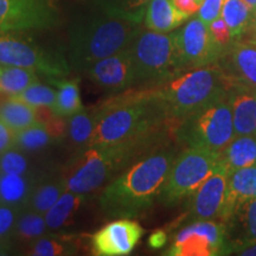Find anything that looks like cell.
<instances>
[{
	"label": "cell",
	"instance_id": "32",
	"mask_svg": "<svg viewBox=\"0 0 256 256\" xmlns=\"http://www.w3.org/2000/svg\"><path fill=\"white\" fill-rule=\"evenodd\" d=\"M220 17L228 25L232 40H236L250 24L252 10L244 0H224Z\"/></svg>",
	"mask_w": 256,
	"mask_h": 256
},
{
	"label": "cell",
	"instance_id": "33",
	"mask_svg": "<svg viewBox=\"0 0 256 256\" xmlns=\"http://www.w3.org/2000/svg\"><path fill=\"white\" fill-rule=\"evenodd\" d=\"M151 0H98L100 8L118 17L142 24Z\"/></svg>",
	"mask_w": 256,
	"mask_h": 256
},
{
	"label": "cell",
	"instance_id": "7",
	"mask_svg": "<svg viewBox=\"0 0 256 256\" xmlns=\"http://www.w3.org/2000/svg\"><path fill=\"white\" fill-rule=\"evenodd\" d=\"M177 138L188 147L222 153L235 138L228 95L210 102L182 120L177 126Z\"/></svg>",
	"mask_w": 256,
	"mask_h": 256
},
{
	"label": "cell",
	"instance_id": "38",
	"mask_svg": "<svg viewBox=\"0 0 256 256\" xmlns=\"http://www.w3.org/2000/svg\"><path fill=\"white\" fill-rule=\"evenodd\" d=\"M223 2L224 0H204L198 11V18L206 25H210L215 19L220 17Z\"/></svg>",
	"mask_w": 256,
	"mask_h": 256
},
{
	"label": "cell",
	"instance_id": "34",
	"mask_svg": "<svg viewBox=\"0 0 256 256\" xmlns=\"http://www.w3.org/2000/svg\"><path fill=\"white\" fill-rule=\"evenodd\" d=\"M14 98H19L25 104H30L34 108H48L52 110L57 100V89L46 84H42L40 82H36L30 87L22 92L20 94L16 95Z\"/></svg>",
	"mask_w": 256,
	"mask_h": 256
},
{
	"label": "cell",
	"instance_id": "9",
	"mask_svg": "<svg viewBox=\"0 0 256 256\" xmlns=\"http://www.w3.org/2000/svg\"><path fill=\"white\" fill-rule=\"evenodd\" d=\"M222 162L220 153L188 147L176 156L158 200L166 206L191 197Z\"/></svg>",
	"mask_w": 256,
	"mask_h": 256
},
{
	"label": "cell",
	"instance_id": "43",
	"mask_svg": "<svg viewBox=\"0 0 256 256\" xmlns=\"http://www.w3.org/2000/svg\"><path fill=\"white\" fill-rule=\"evenodd\" d=\"M12 244L11 243L6 242L5 240L0 238V255H6L8 254V252H11Z\"/></svg>",
	"mask_w": 256,
	"mask_h": 256
},
{
	"label": "cell",
	"instance_id": "21",
	"mask_svg": "<svg viewBox=\"0 0 256 256\" xmlns=\"http://www.w3.org/2000/svg\"><path fill=\"white\" fill-rule=\"evenodd\" d=\"M43 176L8 174L0 172V204L19 208L28 206V200Z\"/></svg>",
	"mask_w": 256,
	"mask_h": 256
},
{
	"label": "cell",
	"instance_id": "42",
	"mask_svg": "<svg viewBox=\"0 0 256 256\" xmlns=\"http://www.w3.org/2000/svg\"><path fill=\"white\" fill-rule=\"evenodd\" d=\"M238 255H246V256H256V243L252 246H247V247L240 248L238 250L235 252Z\"/></svg>",
	"mask_w": 256,
	"mask_h": 256
},
{
	"label": "cell",
	"instance_id": "22",
	"mask_svg": "<svg viewBox=\"0 0 256 256\" xmlns=\"http://www.w3.org/2000/svg\"><path fill=\"white\" fill-rule=\"evenodd\" d=\"M234 238L230 241V249L235 252L240 248L256 243V198L249 200L234 211L228 222Z\"/></svg>",
	"mask_w": 256,
	"mask_h": 256
},
{
	"label": "cell",
	"instance_id": "41",
	"mask_svg": "<svg viewBox=\"0 0 256 256\" xmlns=\"http://www.w3.org/2000/svg\"><path fill=\"white\" fill-rule=\"evenodd\" d=\"M166 242H168V235L162 230H156L154 232L151 234V236L148 238L150 247L153 249H159L164 247Z\"/></svg>",
	"mask_w": 256,
	"mask_h": 256
},
{
	"label": "cell",
	"instance_id": "20",
	"mask_svg": "<svg viewBox=\"0 0 256 256\" xmlns=\"http://www.w3.org/2000/svg\"><path fill=\"white\" fill-rule=\"evenodd\" d=\"M101 115V104L88 110H82L66 119L63 140L68 142L74 153L81 151L90 142Z\"/></svg>",
	"mask_w": 256,
	"mask_h": 256
},
{
	"label": "cell",
	"instance_id": "40",
	"mask_svg": "<svg viewBox=\"0 0 256 256\" xmlns=\"http://www.w3.org/2000/svg\"><path fill=\"white\" fill-rule=\"evenodd\" d=\"M172 2H174V6L179 11L191 17L192 14H197L200 11L204 0H172Z\"/></svg>",
	"mask_w": 256,
	"mask_h": 256
},
{
	"label": "cell",
	"instance_id": "11",
	"mask_svg": "<svg viewBox=\"0 0 256 256\" xmlns=\"http://www.w3.org/2000/svg\"><path fill=\"white\" fill-rule=\"evenodd\" d=\"M171 256H211L232 254L226 241L224 223L214 220H194L176 235L174 244L168 249Z\"/></svg>",
	"mask_w": 256,
	"mask_h": 256
},
{
	"label": "cell",
	"instance_id": "26",
	"mask_svg": "<svg viewBox=\"0 0 256 256\" xmlns=\"http://www.w3.org/2000/svg\"><path fill=\"white\" fill-rule=\"evenodd\" d=\"M66 191V179L60 176H43L32 192L28 206L37 212L46 214Z\"/></svg>",
	"mask_w": 256,
	"mask_h": 256
},
{
	"label": "cell",
	"instance_id": "29",
	"mask_svg": "<svg viewBox=\"0 0 256 256\" xmlns=\"http://www.w3.org/2000/svg\"><path fill=\"white\" fill-rule=\"evenodd\" d=\"M48 232H50L43 214L37 212L28 206L20 210L16 222L14 241L30 247L32 243L43 238Z\"/></svg>",
	"mask_w": 256,
	"mask_h": 256
},
{
	"label": "cell",
	"instance_id": "10",
	"mask_svg": "<svg viewBox=\"0 0 256 256\" xmlns=\"http://www.w3.org/2000/svg\"><path fill=\"white\" fill-rule=\"evenodd\" d=\"M174 38L183 72L218 64L226 54L214 42L209 25L200 18L191 19L180 30L176 31Z\"/></svg>",
	"mask_w": 256,
	"mask_h": 256
},
{
	"label": "cell",
	"instance_id": "35",
	"mask_svg": "<svg viewBox=\"0 0 256 256\" xmlns=\"http://www.w3.org/2000/svg\"><path fill=\"white\" fill-rule=\"evenodd\" d=\"M0 172L8 174H37L31 168V162L25 152L16 147L0 154Z\"/></svg>",
	"mask_w": 256,
	"mask_h": 256
},
{
	"label": "cell",
	"instance_id": "44",
	"mask_svg": "<svg viewBox=\"0 0 256 256\" xmlns=\"http://www.w3.org/2000/svg\"><path fill=\"white\" fill-rule=\"evenodd\" d=\"M250 25L254 30V34L256 36V10L252 12V19H250Z\"/></svg>",
	"mask_w": 256,
	"mask_h": 256
},
{
	"label": "cell",
	"instance_id": "4",
	"mask_svg": "<svg viewBox=\"0 0 256 256\" xmlns=\"http://www.w3.org/2000/svg\"><path fill=\"white\" fill-rule=\"evenodd\" d=\"M139 32L140 24L112 14L102 8L84 16L69 31L66 58L70 68L83 72L90 64L127 49Z\"/></svg>",
	"mask_w": 256,
	"mask_h": 256
},
{
	"label": "cell",
	"instance_id": "15",
	"mask_svg": "<svg viewBox=\"0 0 256 256\" xmlns=\"http://www.w3.org/2000/svg\"><path fill=\"white\" fill-rule=\"evenodd\" d=\"M229 170L220 162L209 178L192 194L190 217L194 220H214L220 218L222 211Z\"/></svg>",
	"mask_w": 256,
	"mask_h": 256
},
{
	"label": "cell",
	"instance_id": "37",
	"mask_svg": "<svg viewBox=\"0 0 256 256\" xmlns=\"http://www.w3.org/2000/svg\"><path fill=\"white\" fill-rule=\"evenodd\" d=\"M209 30L212 40L218 46L220 49L226 51V48L228 46L232 40V34H230L229 28L222 17H218L209 25Z\"/></svg>",
	"mask_w": 256,
	"mask_h": 256
},
{
	"label": "cell",
	"instance_id": "12",
	"mask_svg": "<svg viewBox=\"0 0 256 256\" xmlns=\"http://www.w3.org/2000/svg\"><path fill=\"white\" fill-rule=\"evenodd\" d=\"M58 23L52 0H0V31L48 30Z\"/></svg>",
	"mask_w": 256,
	"mask_h": 256
},
{
	"label": "cell",
	"instance_id": "31",
	"mask_svg": "<svg viewBox=\"0 0 256 256\" xmlns=\"http://www.w3.org/2000/svg\"><path fill=\"white\" fill-rule=\"evenodd\" d=\"M36 82H40V78L34 70L14 66H0V94L16 96Z\"/></svg>",
	"mask_w": 256,
	"mask_h": 256
},
{
	"label": "cell",
	"instance_id": "23",
	"mask_svg": "<svg viewBox=\"0 0 256 256\" xmlns=\"http://www.w3.org/2000/svg\"><path fill=\"white\" fill-rule=\"evenodd\" d=\"M188 19V16L179 11L172 0H151L146 8L144 23L148 30L168 34Z\"/></svg>",
	"mask_w": 256,
	"mask_h": 256
},
{
	"label": "cell",
	"instance_id": "16",
	"mask_svg": "<svg viewBox=\"0 0 256 256\" xmlns=\"http://www.w3.org/2000/svg\"><path fill=\"white\" fill-rule=\"evenodd\" d=\"M220 60L229 86L256 92V40L238 42Z\"/></svg>",
	"mask_w": 256,
	"mask_h": 256
},
{
	"label": "cell",
	"instance_id": "17",
	"mask_svg": "<svg viewBox=\"0 0 256 256\" xmlns=\"http://www.w3.org/2000/svg\"><path fill=\"white\" fill-rule=\"evenodd\" d=\"M256 198V164L229 172L226 197L220 220L226 223L238 206Z\"/></svg>",
	"mask_w": 256,
	"mask_h": 256
},
{
	"label": "cell",
	"instance_id": "30",
	"mask_svg": "<svg viewBox=\"0 0 256 256\" xmlns=\"http://www.w3.org/2000/svg\"><path fill=\"white\" fill-rule=\"evenodd\" d=\"M78 246L75 238L66 232H48L28 247V255L68 256L76 255Z\"/></svg>",
	"mask_w": 256,
	"mask_h": 256
},
{
	"label": "cell",
	"instance_id": "19",
	"mask_svg": "<svg viewBox=\"0 0 256 256\" xmlns=\"http://www.w3.org/2000/svg\"><path fill=\"white\" fill-rule=\"evenodd\" d=\"M228 100L232 106L235 136H256V96L248 89L230 86Z\"/></svg>",
	"mask_w": 256,
	"mask_h": 256
},
{
	"label": "cell",
	"instance_id": "39",
	"mask_svg": "<svg viewBox=\"0 0 256 256\" xmlns=\"http://www.w3.org/2000/svg\"><path fill=\"white\" fill-rule=\"evenodd\" d=\"M14 132L0 121V154L14 147Z\"/></svg>",
	"mask_w": 256,
	"mask_h": 256
},
{
	"label": "cell",
	"instance_id": "18",
	"mask_svg": "<svg viewBox=\"0 0 256 256\" xmlns=\"http://www.w3.org/2000/svg\"><path fill=\"white\" fill-rule=\"evenodd\" d=\"M90 202V194L66 190L46 214L50 232H63L72 228Z\"/></svg>",
	"mask_w": 256,
	"mask_h": 256
},
{
	"label": "cell",
	"instance_id": "1",
	"mask_svg": "<svg viewBox=\"0 0 256 256\" xmlns=\"http://www.w3.org/2000/svg\"><path fill=\"white\" fill-rule=\"evenodd\" d=\"M176 159L172 150H156L138 159L102 190L98 206L107 218H136L153 206Z\"/></svg>",
	"mask_w": 256,
	"mask_h": 256
},
{
	"label": "cell",
	"instance_id": "14",
	"mask_svg": "<svg viewBox=\"0 0 256 256\" xmlns=\"http://www.w3.org/2000/svg\"><path fill=\"white\" fill-rule=\"evenodd\" d=\"M145 230L134 218H116L98 230L90 238L92 254L124 256L130 254Z\"/></svg>",
	"mask_w": 256,
	"mask_h": 256
},
{
	"label": "cell",
	"instance_id": "13",
	"mask_svg": "<svg viewBox=\"0 0 256 256\" xmlns=\"http://www.w3.org/2000/svg\"><path fill=\"white\" fill-rule=\"evenodd\" d=\"M82 72L94 84L112 94L134 88L136 78L130 48L90 64Z\"/></svg>",
	"mask_w": 256,
	"mask_h": 256
},
{
	"label": "cell",
	"instance_id": "3",
	"mask_svg": "<svg viewBox=\"0 0 256 256\" xmlns=\"http://www.w3.org/2000/svg\"><path fill=\"white\" fill-rule=\"evenodd\" d=\"M162 132L122 142L98 144L74 153L63 172L66 190L92 194L152 151Z\"/></svg>",
	"mask_w": 256,
	"mask_h": 256
},
{
	"label": "cell",
	"instance_id": "27",
	"mask_svg": "<svg viewBox=\"0 0 256 256\" xmlns=\"http://www.w3.org/2000/svg\"><path fill=\"white\" fill-rule=\"evenodd\" d=\"M48 81L57 89V100L55 107L52 108L54 114L66 119L83 110L78 78L66 80V78H48Z\"/></svg>",
	"mask_w": 256,
	"mask_h": 256
},
{
	"label": "cell",
	"instance_id": "36",
	"mask_svg": "<svg viewBox=\"0 0 256 256\" xmlns=\"http://www.w3.org/2000/svg\"><path fill=\"white\" fill-rule=\"evenodd\" d=\"M22 209L0 204V238L14 244L16 222Z\"/></svg>",
	"mask_w": 256,
	"mask_h": 256
},
{
	"label": "cell",
	"instance_id": "2",
	"mask_svg": "<svg viewBox=\"0 0 256 256\" xmlns=\"http://www.w3.org/2000/svg\"><path fill=\"white\" fill-rule=\"evenodd\" d=\"M168 121L171 120L158 89H130L101 104L100 120L88 146L159 133Z\"/></svg>",
	"mask_w": 256,
	"mask_h": 256
},
{
	"label": "cell",
	"instance_id": "8",
	"mask_svg": "<svg viewBox=\"0 0 256 256\" xmlns=\"http://www.w3.org/2000/svg\"><path fill=\"white\" fill-rule=\"evenodd\" d=\"M26 31H0V66L31 69L46 78H66L69 60L60 51L42 46Z\"/></svg>",
	"mask_w": 256,
	"mask_h": 256
},
{
	"label": "cell",
	"instance_id": "25",
	"mask_svg": "<svg viewBox=\"0 0 256 256\" xmlns=\"http://www.w3.org/2000/svg\"><path fill=\"white\" fill-rule=\"evenodd\" d=\"M60 138L46 121H38L14 134V147L31 153L43 151L52 146Z\"/></svg>",
	"mask_w": 256,
	"mask_h": 256
},
{
	"label": "cell",
	"instance_id": "5",
	"mask_svg": "<svg viewBox=\"0 0 256 256\" xmlns=\"http://www.w3.org/2000/svg\"><path fill=\"white\" fill-rule=\"evenodd\" d=\"M229 82L218 64L185 70L156 86L170 120H182L210 102L223 98Z\"/></svg>",
	"mask_w": 256,
	"mask_h": 256
},
{
	"label": "cell",
	"instance_id": "45",
	"mask_svg": "<svg viewBox=\"0 0 256 256\" xmlns=\"http://www.w3.org/2000/svg\"><path fill=\"white\" fill-rule=\"evenodd\" d=\"M244 2H247L249 8H250L252 12L255 11V10H256V0H244Z\"/></svg>",
	"mask_w": 256,
	"mask_h": 256
},
{
	"label": "cell",
	"instance_id": "24",
	"mask_svg": "<svg viewBox=\"0 0 256 256\" xmlns=\"http://www.w3.org/2000/svg\"><path fill=\"white\" fill-rule=\"evenodd\" d=\"M0 121L14 133L40 121L37 108L31 107L14 96H6L0 100Z\"/></svg>",
	"mask_w": 256,
	"mask_h": 256
},
{
	"label": "cell",
	"instance_id": "6",
	"mask_svg": "<svg viewBox=\"0 0 256 256\" xmlns=\"http://www.w3.org/2000/svg\"><path fill=\"white\" fill-rule=\"evenodd\" d=\"M134 68V88H152L182 72L174 34L152 30L136 34L130 46Z\"/></svg>",
	"mask_w": 256,
	"mask_h": 256
},
{
	"label": "cell",
	"instance_id": "28",
	"mask_svg": "<svg viewBox=\"0 0 256 256\" xmlns=\"http://www.w3.org/2000/svg\"><path fill=\"white\" fill-rule=\"evenodd\" d=\"M224 165L230 171L256 164V136H238L220 153Z\"/></svg>",
	"mask_w": 256,
	"mask_h": 256
}]
</instances>
